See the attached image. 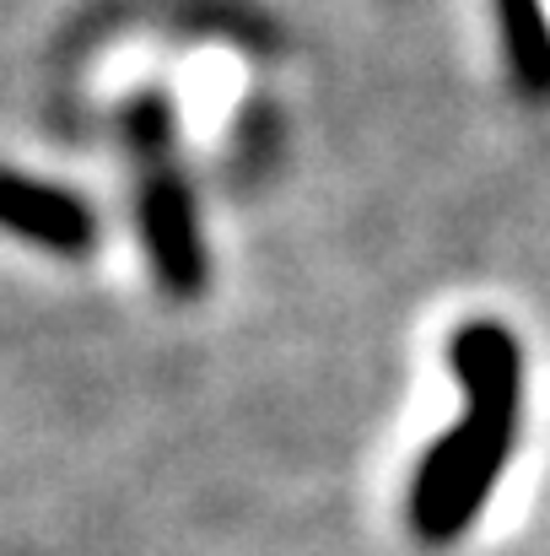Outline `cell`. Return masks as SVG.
<instances>
[{"label": "cell", "mask_w": 550, "mask_h": 556, "mask_svg": "<svg viewBox=\"0 0 550 556\" xmlns=\"http://www.w3.org/2000/svg\"><path fill=\"white\" fill-rule=\"evenodd\" d=\"M141 168H146V179H141V200H136V222H141L146 260H152L157 281L174 298H200L205 276H210V260H205L194 194L168 168V157L163 163H141Z\"/></svg>", "instance_id": "cell-2"}, {"label": "cell", "mask_w": 550, "mask_h": 556, "mask_svg": "<svg viewBox=\"0 0 550 556\" xmlns=\"http://www.w3.org/2000/svg\"><path fill=\"white\" fill-rule=\"evenodd\" d=\"M0 232L27 238V243H38L60 260H87L92 243H98V216L76 189L0 168Z\"/></svg>", "instance_id": "cell-3"}, {"label": "cell", "mask_w": 550, "mask_h": 556, "mask_svg": "<svg viewBox=\"0 0 550 556\" xmlns=\"http://www.w3.org/2000/svg\"><path fill=\"white\" fill-rule=\"evenodd\" d=\"M448 363L464 389V421L443 432L410 481V530L426 546L459 541L486 497L497 492L513 443H519V405H524V357L508 325L497 319H470L448 341Z\"/></svg>", "instance_id": "cell-1"}, {"label": "cell", "mask_w": 550, "mask_h": 556, "mask_svg": "<svg viewBox=\"0 0 550 556\" xmlns=\"http://www.w3.org/2000/svg\"><path fill=\"white\" fill-rule=\"evenodd\" d=\"M502 16H508V43H513V60H519L524 81H546L550 33L546 16H540V0H502Z\"/></svg>", "instance_id": "cell-4"}]
</instances>
